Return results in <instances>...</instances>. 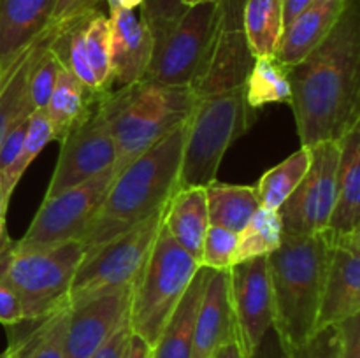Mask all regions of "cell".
Wrapping results in <instances>:
<instances>
[{
    "label": "cell",
    "instance_id": "277c9868",
    "mask_svg": "<svg viewBox=\"0 0 360 358\" xmlns=\"http://www.w3.org/2000/svg\"><path fill=\"white\" fill-rule=\"evenodd\" d=\"M197 100L192 88L139 81L101 95L116 147L115 175L130 161L181 126Z\"/></svg>",
    "mask_w": 360,
    "mask_h": 358
},
{
    "label": "cell",
    "instance_id": "83f0119b",
    "mask_svg": "<svg viewBox=\"0 0 360 358\" xmlns=\"http://www.w3.org/2000/svg\"><path fill=\"white\" fill-rule=\"evenodd\" d=\"M243 28L255 58L276 55L285 30L283 0H245Z\"/></svg>",
    "mask_w": 360,
    "mask_h": 358
},
{
    "label": "cell",
    "instance_id": "44dd1931",
    "mask_svg": "<svg viewBox=\"0 0 360 358\" xmlns=\"http://www.w3.org/2000/svg\"><path fill=\"white\" fill-rule=\"evenodd\" d=\"M347 6L348 0H313L285 27L274 56L287 67L301 62L330 34Z\"/></svg>",
    "mask_w": 360,
    "mask_h": 358
},
{
    "label": "cell",
    "instance_id": "5b68a950",
    "mask_svg": "<svg viewBox=\"0 0 360 358\" xmlns=\"http://www.w3.org/2000/svg\"><path fill=\"white\" fill-rule=\"evenodd\" d=\"M253 114L243 84L199 98L186 121L176 190L206 188L217 181L225 153L248 132Z\"/></svg>",
    "mask_w": 360,
    "mask_h": 358
},
{
    "label": "cell",
    "instance_id": "b9f144b4",
    "mask_svg": "<svg viewBox=\"0 0 360 358\" xmlns=\"http://www.w3.org/2000/svg\"><path fill=\"white\" fill-rule=\"evenodd\" d=\"M130 333H132V330H130L129 321L123 323V325L116 330L115 336H112L91 358H125Z\"/></svg>",
    "mask_w": 360,
    "mask_h": 358
},
{
    "label": "cell",
    "instance_id": "7a4b0ae2",
    "mask_svg": "<svg viewBox=\"0 0 360 358\" xmlns=\"http://www.w3.org/2000/svg\"><path fill=\"white\" fill-rule=\"evenodd\" d=\"M186 121L115 175L104 204L81 239L84 256L164 209L176 192Z\"/></svg>",
    "mask_w": 360,
    "mask_h": 358
},
{
    "label": "cell",
    "instance_id": "816d5d0a",
    "mask_svg": "<svg viewBox=\"0 0 360 358\" xmlns=\"http://www.w3.org/2000/svg\"><path fill=\"white\" fill-rule=\"evenodd\" d=\"M0 358H7V354H6V351H4L2 354H0Z\"/></svg>",
    "mask_w": 360,
    "mask_h": 358
},
{
    "label": "cell",
    "instance_id": "cb8c5ba5",
    "mask_svg": "<svg viewBox=\"0 0 360 358\" xmlns=\"http://www.w3.org/2000/svg\"><path fill=\"white\" fill-rule=\"evenodd\" d=\"M207 276L210 269L200 265L171 318L162 329L157 343L151 346V358H192L195 318Z\"/></svg>",
    "mask_w": 360,
    "mask_h": 358
},
{
    "label": "cell",
    "instance_id": "8992f818",
    "mask_svg": "<svg viewBox=\"0 0 360 358\" xmlns=\"http://www.w3.org/2000/svg\"><path fill=\"white\" fill-rule=\"evenodd\" d=\"M83 258L81 241L46 249H16L7 241L0 251V269L20 298L25 321H37L69 305L70 284Z\"/></svg>",
    "mask_w": 360,
    "mask_h": 358
},
{
    "label": "cell",
    "instance_id": "836d02e7",
    "mask_svg": "<svg viewBox=\"0 0 360 358\" xmlns=\"http://www.w3.org/2000/svg\"><path fill=\"white\" fill-rule=\"evenodd\" d=\"M51 140H55V137H53V130L48 121V116H46L44 111H34L30 114V119H28L27 137H25V144L23 150H21L20 158H18L16 165L0 179V181H2L4 199H6L7 204H9L14 188H16L18 183H20L21 175L25 174V171L30 167L32 161L39 157V153H41Z\"/></svg>",
    "mask_w": 360,
    "mask_h": 358
},
{
    "label": "cell",
    "instance_id": "ffe728a7",
    "mask_svg": "<svg viewBox=\"0 0 360 358\" xmlns=\"http://www.w3.org/2000/svg\"><path fill=\"white\" fill-rule=\"evenodd\" d=\"M238 340L229 290V270L210 269L193 330L192 358H211L224 344Z\"/></svg>",
    "mask_w": 360,
    "mask_h": 358
},
{
    "label": "cell",
    "instance_id": "30bf717a",
    "mask_svg": "<svg viewBox=\"0 0 360 358\" xmlns=\"http://www.w3.org/2000/svg\"><path fill=\"white\" fill-rule=\"evenodd\" d=\"M112 179L115 167H109L74 188L42 200L27 234L13 242L14 248L46 249L62 242L81 241L104 204Z\"/></svg>",
    "mask_w": 360,
    "mask_h": 358
},
{
    "label": "cell",
    "instance_id": "ee69618b",
    "mask_svg": "<svg viewBox=\"0 0 360 358\" xmlns=\"http://www.w3.org/2000/svg\"><path fill=\"white\" fill-rule=\"evenodd\" d=\"M125 358H151V346L143 337L136 336V333H130Z\"/></svg>",
    "mask_w": 360,
    "mask_h": 358
},
{
    "label": "cell",
    "instance_id": "f1b7e54d",
    "mask_svg": "<svg viewBox=\"0 0 360 358\" xmlns=\"http://www.w3.org/2000/svg\"><path fill=\"white\" fill-rule=\"evenodd\" d=\"M243 86L246 102L253 111L269 104H290L292 88L288 67L276 56H259L253 60Z\"/></svg>",
    "mask_w": 360,
    "mask_h": 358
},
{
    "label": "cell",
    "instance_id": "c3c4849f",
    "mask_svg": "<svg viewBox=\"0 0 360 358\" xmlns=\"http://www.w3.org/2000/svg\"><path fill=\"white\" fill-rule=\"evenodd\" d=\"M7 206H9V204H7V202H6V199H4L2 181H0V220H6V211H7Z\"/></svg>",
    "mask_w": 360,
    "mask_h": 358
},
{
    "label": "cell",
    "instance_id": "9c48e42d",
    "mask_svg": "<svg viewBox=\"0 0 360 358\" xmlns=\"http://www.w3.org/2000/svg\"><path fill=\"white\" fill-rule=\"evenodd\" d=\"M217 21L218 0L186 7L171 28L153 39L143 81L164 86H195L210 58Z\"/></svg>",
    "mask_w": 360,
    "mask_h": 358
},
{
    "label": "cell",
    "instance_id": "74e56055",
    "mask_svg": "<svg viewBox=\"0 0 360 358\" xmlns=\"http://www.w3.org/2000/svg\"><path fill=\"white\" fill-rule=\"evenodd\" d=\"M28 119L30 114H25L7 130L4 139L0 140V179L16 165L18 158H20L21 150H23L25 137H27L28 130Z\"/></svg>",
    "mask_w": 360,
    "mask_h": 358
},
{
    "label": "cell",
    "instance_id": "d590c367",
    "mask_svg": "<svg viewBox=\"0 0 360 358\" xmlns=\"http://www.w3.org/2000/svg\"><path fill=\"white\" fill-rule=\"evenodd\" d=\"M341 332L338 325L316 329L309 339L299 346L287 347L288 358H340Z\"/></svg>",
    "mask_w": 360,
    "mask_h": 358
},
{
    "label": "cell",
    "instance_id": "4dcf8cb0",
    "mask_svg": "<svg viewBox=\"0 0 360 358\" xmlns=\"http://www.w3.org/2000/svg\"><path fill=\"white\" fill-rule=\"evenodd\" d=\"M39 39L14 63L11 72L0 84V140L21 116L34 112V107L28 100V72H30V65L37 51Z\"/></svg>",
    "mask_w": 360,
    "mask_h": 358
},
{
    "label": "cell",
    "instance_id": "60d3db41",
    "mask_svg": "<svg viewBox=\"0 0 360 358\" xmlns=\"http://www.w3.org/2000/svg\"><path fill=\"white\" fill-rule=\"evenodd\" d=\"M102 0H56L55 7H53L51 23H62V21L70 20L74 16L86 13V11L98 9Z\"/></svg>",
    "mask_w": 360,
    "mask_h": 358
},
{
    "label": "cell",
    "instance_id": "f546056e",
    "mask_svg": "<svg viewBox=\"0 0 360 358\" xmlns=\"http://www.w3.org/2000/svg\"><path fill=\"white\" fill-rule=\"evenodd\" d=\"M309 164H311V150L301 146L295 153L260 175L259 183L255 185L260 206L266 209L280 211L285 200L295 192L299 183L302 181Z\"/></svg>",
    "mask_w": 360,
    "mask_h": 358
},
{
    "label": "cell",
    "instance_id": "1f68e13d",
    "mask_svg": "<svg viewBox=\"0 0 360 358\" xmlns=\"http://www.w3.org/2000/svg\"><path fill=\"white\" fill-rule=\"evenodd\" d=\"M283 239V223L278 211L260 206L246 227L238 234L234 265L245 260L267 256L276 251Z\"/></svg>",
    "mask_w": 360,
    "mask_h": 358
},
{
    "label": "cell",
    "instance_id": "484cf974",
    "mask_svg": "<svg viewBox=\"0 0 360 358\" xmlns=\"http://www.w3.org/2000/svg\"><path fill=\"white\" fill-rule=\"evenodd\" d=\"M69 312V305H63L46 318L27 321L30 326L25 332L11 336L7 358H65L63 339Z\"/></svg>",
    "mask_w": 360,
    "mask_h": 358
},
{
    "label": "cell",
    "instance_id": "e0dca14e",
    "mask_svg": "<svg viewBox=\"0 0 360 358\" xmlns=\"http://www.w3.org/2000/svg\"><path fill=\"white\" fill-rule=\"evenodd\" d=\"M330 258L316 329L360 314V232L330 235Z\"/></svg>",
    "mask_w": 360,
    "mask_h": 358
},
{
    "label": "cell",
    "instance_id": "2e32d148",
    "mask_svg": "<svg viewBox=\"0 0 360 358\" xmlns=\"http://www.w3.org/2000/svg\"><path fill=\"white\" fill-rule=\"evenodd\" d=\"M134 288L101 295L70 307L63 339V357H94L115 336L116 330L129 321Z\"/></svg>",
    "mask_w": 360,
    "mask_h": 358
},
{
    "label": "cell",
    "instance_id": "7dc6e473",
    "mask_svg": "<svg viewBox=\"0 0 360 358\" xmlns=\"http://www.w3.org/2000/svg\"><path fill=\"white\" fill-rule=\"evenodd\" d=\"M109 11L115 9H127V11H136L141 7L143 0H105Z\"/></svg>",
    "mask_w": 360,
    "mask_h": 358
},
{
    "label": "cell",
    "instance_id": "7402d4cb",
    "mask_svg": "<svg viewBox=\"0 0 360 358\" xmlns=\"http://www.w3.org/2000/svg\"><path fill=\"white\" fill-rule=\"evenodd\" d=\"M338 142L336 202L326 232L330 235H348L360 232V123Z\"/></svg>",
    "mask_w": 360,
    "mask_h": 358
},
{
    "label": "cell",
    "instance_id": "4fadbf2b",
    "mask_svg": "<svg viewBox=\"0 0 360 358\" xmlns=\"http://www.w3.org/2000/svg\"><path fill=\"white\" fill-rule=\"evenodd\" d=\"M60 144V157L44 199H51L101 174L105 168L115 167L116 147L109 118L101 105V97L86 118L77 123Z\"/></svg>",
    "mask_w": 360,
    "mask_h": 358
},
{
    "label": "cell",
    "instance_id": "681fc988",
    "mask_svg": "<svg viewBox=\"0 0 360 358\" xmlns=\"http://www.w3.org/2000/svg\"><path fill=\"white\" fill-rule=\"evenodd\" d=\"M7 244V237H6V220H0V251H2L4 246Z\"/></svg>",
    "mask_w": 360,
    "mask_h": 358
},
{
    "label": "cell",
    "instance_id": "ab89813d",
    "mask_svg": "<svg viewBox=\"0 0 360 358\" xmlns=\"http://www.w3.org/2000/svg\"><path fill=\"white\" fill-rule=\"evenodd\" d=\"M340 358H360V314L340 323Z\"/></svg>",
    "mask_w": 360,
    "mask_h": 358
},
{
    "label": "cell",
    "instance_id": "f5cc1de1",
    "mask_svg": "<svg viewBox=\"0 0 360 358\" xmlns=\"http://www.w3.org/2000/svg\"><path fill=\"white\" fill-rule=\"evenodd\" d=\"M6 354H7V353H6Z\"/></svg>",
    "mask_w": 360,
    "mask_h": 358
},
{
    "label": "cell",
    "instance_id": "8d00e7d4",
    "mask_svg": "<svg viewBox=\"0 0 360 358\" xmlns=\"http://www.w3.org/2000/svg\"><path fill=\"white\" fill-rule=\"evenodd\" d=\"M185 9L181 0H143L141 20L150 30L151 39H157L179 20Z\"/></svg>",
    "mask_w": 360,
    "mask_h": 358
},
{
    "label": "cell",
    "instance_id": "6da1fadb",
    "mask_svg": "<svg viewBox=\"0 0 360 358\" xmlns=\"http://www.w3.org/2000/svg\"><path fill=\"white\" fill-rule=\"evenodd\" d=\"M301 146L340 140L360 123V0H348L330 34L288 67Z\"/></svg>",
    "mask_w": 360,
    "mask_h": 358
},
{
    "label": "cell",
    "instance_id": "d4e9b609",
    "mask_svg": "<svg viewBox=\"0 0 360 358\" xmlns=\"http://www.w3.org/2000/svg\"><path fill=\"white\" fill-rule=\"evenodd\" d=\"M101 95L84 86L69 70L60 67L56 84L44 109L55 140H62L77 123L83 121Z\"/></svg>",
    "mask_w": 360,
    "mask_h": 358
},
{
    "label": "cell",
    "instance_id": "d6986e66",
    "mask_svg": "<svg viewBox=\"0 0 360 358\" xmlns=\"http://www.w3.org/2000/svg\"><path fill=\"white\" fill-rule=\"evenodd\" d=\"M56 0H0V84L51 23Z\"/></svg>",
    "mask_w": 360,
    "mask_h": 358
},
{
    "label": "cell",
    "instance_id": "d6a6232c",
    "mask_svg": "<svg viewBox=\"0 0 360 358\" xmlns=\"http://www.w3.org/2000/svg\"><path fill=\"white\" fill-rule=\"evenodd\" d=\"M49 41H51V27L46 28V32L39 39L37 51H35L34 62L28 72V100L34 111L46 109L56 84L58 70L62 67L49 49Z\"/></svg>",
    "mask_w": 360,
    "mask_h": 358
},
{
    "label": "cell",
    "instance_id": "8fae6325",
    "mask_svg": "<svg viewBox=\"0 0 360 358\" xmlns=\"http://www.w3.org/2000/svg\"><path fill=\"white\" fill-rule=\"evenodd\" d=\"M49 27V49L60 65L97 93L111 90L108 14L98 7Z\"/></svg>",
    "mask_w": 360,
    "mask_h": 358
},
{
    "label": "cell",
    "instance_id": "7c38bea8",
    "mask_svg": "<svg viewBox=\"0 0 360 358\" xmlns=\"http://www.w3.org/2000/svg\"><path fill=\"white\" fill-rule=\"evenodd\" d=\"M309 150H311V164L308 172L295 192L278 211L283 230L301 235L326 232L336 202L340 142L323 140Z\"/></svg>",
    "mask_w": 360,
    "mask_h": 358
},
{
    "label": "cell",
    "instance_id": "ac0fdd59",
    "mask_svg": "<svg viewBox=\"0 0 360 358\" xmlns=\"http://www.w3.org/2000/svg\"><path fill=\"white\" fill-rule=\"evenodd\" d=\"M109 60L111 90L144 79L153 51V39L134 11H109Z\"/></svg>",
    "mask_w": 360,
    "mask_h": 358
},
{
    "label": "cell",
    "instance_id": "52a82bcc",
    "mask_svg": "<svg viewBox=\"0 0 360 358\" xmlns=\"http://www.w3.org/2000/svg\"><path fill=\"white\" fill-rule=\"evenodd\" d=\"M199 269V260L186 253L162 227L134 288L129 311L132 333L153 346Z\"/></svg>",
    "mask_w": 360,
    "mask_h": 358
},
{
    "label": "cell",
    "instance_id": "f35d334b",
    "mask_svg": "<svg viewBox=\"0 0 360 358\" xmlns=\"http://www.w3.org/2000/svg\"><path fill=\"white\" fill-rule=\"evenodd\" d=\"M4 249V248H2ZM23 309H21L20 298L14 293L13 288L9 286L2 277V269H0V323L7 329L23 323Z\"/></svg>",
    "mask_w": 360,
    "mask_h": 358
},
{
    "label": "cell",
    "instance_id": "f907efd6",
    "mask_svg": "<svg viewBox=\"0 0 360 358\" xmlns=\"http://www.w3.org/2000/svg\"><path fill=\"white\" fill-rule=\"evenodd\" d=\"M206 2H217V0H181V4L185 7H193V6H199V4H206Z\"/></svg>",
    "mask_w": 360,
    "mask_h": 358
},
{
    "label": "cell",
    "instance_id": "3957f363",
    "mask_svg": "<svg viewBox=\"0 0 360 358\" xmlns=\"http://www.w3.org/2000/svg\"><path fill=\"white\" fill-rule=\"evenodd\" d=\"M329 258L327 232L301 235L283 230L280 248L267 255L273 329L285 347L299 346L316 332Z\"/></svg>",
    "mask_w": 360,
    "mask_h": 358
},
{
    "label": "cell",
    "instance_id": "603a6c76",
    "mask_svg": "<svg viewBox=\"0 0 360 358\" xmlns=\"http://www.w3.org/2000/svg\"><path fill=\"white\" fill-rule=\"evenodd\" d=\"M162 227L200 263L202 242L210 228L206 188L176 190L164 207Z\"/></svg>",
    "mask_w": 360,
    "mask_h": 358
},
{
    "label": "cell",
    "instance_id": "f6af8a7d",
    "mask_svg": "<svg viewBox=\"0 0 360 358\" xmlns=\"http://www.w3.org/2000/svg\"><path fill=\"white\" fill-rule=\"evenodd\" d=\"M313 0H283V20H285V27L304 9L306 6H309Z\"/></svg>",
    "mask_w": 360,
    "mask_h": 358
},
{
    "label": "cell",
    "instance_id": "bcb514c9",
    "mask_svg": "<svg viewBox=\"0 0 360 358\" xmlns=\"http://www.w3.org/2000/svg\"><path fill=\"white\" fill-rule=\"evenodd\" d=\"M211 358H245V357H243L238 340H231V343L218 347V350L211 354Z\"/></svg>",
    "mask_w": 360,
    "mask_h": 358
},
{
    "label": "cell",
    "instance_id": "7bdbcfd3",
    "mask_svg": "<svg viewBox=\"0 0 360 358\" xmlns=\"http://www.w3.org/2000/svg\"><path fill=\"white\" fill-rule=\"evenodd\" d=\"M248 358H288V354L278 332L271 326Z\"/></svg>",
    "mask_w": 360,
    "mask_h": 358
},
{
    "label": "cell",
    "instance_id": "ba28073f",
    "mask_svg": "<svg viewBox=\"0 0 360 358\" xmlns=\"http://www.w3.org/2000/svg\"><path fill=\"white\" fill-rule=\"evenodd\" d=\"M162 216L164 209L84 256L70 284L69 307L136 286L162 228Z\"/></svg>",
    "mask_w": 360,
    "mask_h": 358
},
{
    "label": "cell",
    "instance_id": "4316f807",
    "mask_svg": "<svg viewBox=\"0 0 360 358\" xmlns=\"http://www.w3.org/2000/svg\"><path fill=\"white\" fill-rule=\"evenodd\" d=\"M206 200L210 225L224 227L236 234L246 227L260 207L255 186L227 185L220 181L206 186Z\"/></svg>",
    "mask_w": 360,
    "mask_h": 358
},
{
    "label": "cell",
    "instance_id": "5bb4252c",
    "mask_svg": "<svg viewBox=\"0 0 360 358\" xmlns=\"http://www.w3.org/2000/svg\"><path fill=\"white\" fill-rule=\"evenodd\" d=\"M245 0H218V21L210 58L199 83L192 88L197 98L245 84L255 56L250 51L243 28Z\"/></svg>",
    "mask_w": 360,
    "mask_h": 358
},
{
    "label": "cell",
    "instance_id": "9a60e30c",
    "mask_svg": "<svg viewBox=\"0 0 360 358\" xmlns=\"http://www.w3.org/2000/svg\"><path fill=\"white\" fill-rule=\"evenodd\" d=\"M229 290L238 344L243 357L248 358L273 326V293L267 256H257L232 265L229 269Z\"/></svg>",
    "mask_w": 360,
    "mask_h": 358
},
{
    "label": "cell",
    "instance_id": "e575fe53",
    "mask_svg": "<svg viewBox=\"0 0 360 358\" xmlns=\"http://www.w3.org/2000/svg\"><path fill=\"white\" fill-rule=\"evenodd\" d=\"M238 234L224 227L210 225L200 253V265L213 270H229L234 265Z\"/></svg>",
    "mask_w": 360,
    "mask_h": 358
}]
</instances>
